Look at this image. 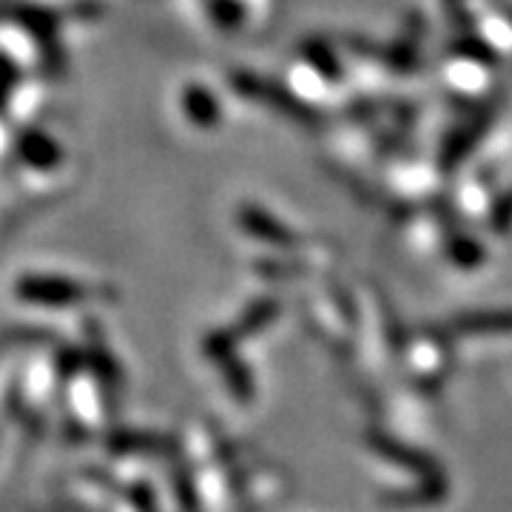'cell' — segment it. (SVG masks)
Instances as JSON below:
<instances>
[{"instance_id": "obj_4", "label": "cell", "mask_w": 512, "mask_h": 512, "mask_svg": "<svg viewBox=\"0 0 512 512\" xmlns=\"http://www.w3.org/2000/svg\"><path fill=\"white\" fill-rule=\"evenodd\" d=\"M18 148L23 163L29 165V168H35V171H52V168L60 165V146H57L55 140H49L46 134H40V131L23 134Z\"/></svg>"}, {"instance_id": "obj_1", "label": "cell", "mask_w": 512, "mask_h": 512, "mask_svg": "<svg viewBox=\"0 0 512 512\" xmlns=\"http://www.w3.org/2000/svg\"><path fill=\"white\" fill-rule=\"evenodd\" d=\"M231 83H234L237 94L248 97V100H256V103H262L268 109L282 111V114L293 117L296 123H305V126H316L319 123L316 120V111L308 109L299 97H293L282 86H276V83L265 80V77H256L251 72H237L231 77Z\"/></svg>"}, {"instance_id": "obj_6", "label": "cell", "mask_w": 512, "mask_h": 512, "mask_svg": "<svg viewBox=\"0 0 512 512\" xmlns=\"http://www.w3.org/2000/svg\"><path fill=\"white\" fill-rule=\"evenodd\" d=\"M493 220H495V225H498V231H504V228L510 225V222H512V194L507 197V200L501 202L498 208H495Z\"/></svg>"}, {"instance_id": "obj_3", "label": "cell", "mask_w": 512, "mask_h": 512, "mask_svg": "<svg viewBox=\"0 0 512 512\" xmlns=\"http://www.w3.org/2000/svg\"><path fill=\"white\" fill-rule=\"evenodd\" d=\"M239 222H242V228H245L251 237L265 239V242H271V245H293V242H296V237H293L282 222H276L271 214H265V211H259V208H251V205H245V208L239 211Z\"/></svg>"}, {"instance_id": "obj_5", "label": "cell", "mask_w": 512, "mask_h": 512, "mask_svg": "<svg viewBox=\"0 0 512 512\" xmlns=\"http://www.w3.org/2000/svg\"><path fill=\"white\" fill-rule=\"evenodd\" d=\"M183 109L194 126L211 128L220 120V103L205 92L202 86H188V89H185Z\"/></svg>"}, {"instance_id": "obj_2", "label": "cell", "mask_w": 512, "mask_h": 512, "mask_svg": "<svg viewBox=\"0 0 512 512\" xmlns=\"http://www.w3.org/2000/svg\"><path fill=\"white\" fill-rule=\"evenodd\" d=\"M18 293L29 302H43V305H69L83 299V288L69 279H46V276H29L18 285Z\"/></svg>"}]
</instances>
